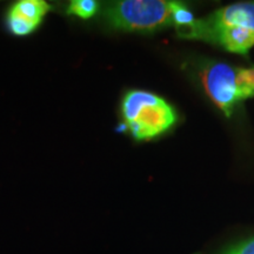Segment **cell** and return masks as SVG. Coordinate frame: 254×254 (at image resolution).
Segmentation results:
<instances>
[{"label": "cell", "mask_w": 254, "mask_h": 254, "mask_svg": "<svg viewBox=\"0 0 254 254\" xmlns=\"http://www.w3.org/2000/svg\"><path fill=\"white\" fill-rule=\"evenodd\" d=\"M123 126L135 140L164 134L178 120L176 110L164 98L144 90L127 91L122 101Z\"/></svg>", "instance_id": "obj_2"}, {"label": "cell", "mask_w": 254, "mask_h": 254, "mask_svg": "<svg viewBox=\"0 0 254 254\" xmlns=\"http://www.w3.org/2000/svg\"><path fill=\"white\" fill-rule=\"evenodd\" d=\"M176 1L165 0H122L104 7L103 18L114 30L151 33L174 26Z\"/></svg>", "instance_id": "obj_3"}, {"label": "cell", "mask_w": 254, "mask_h": 254, "mask_svg": "<svg viewBox=\"0 0 254 254\" xmlns=\"http://www.w3.org/2000/svg\"><path fill=\"white\" fill-rule=\"evenodd\" d=\"M220 254H254V238L237 244Z\"/></svg>", "instance_id": "obj_7"}, {"label": "cell", "mask_w": 254, "mask_h": 254, "mask_svg": "<svg viewBox=\"0 0 254 254\" xmlns=\"http://www.w3.org/2000/svg\"><path fill=\"white\" fill-rule=\"evenodd\" d=\"M99 2L95 0H74L69 2L67 13L80 19H90L99 11Z\"/></svg>", "instance_id": "obj_6"}, {"label": "cell", "mask_w": 254, "mask_h": 254, "mask_svg": "<svg viewBox=\"0 0 254 254\" xmlns=\"http://www.w3.org/2000/svg\"><path fill=\"white\" fill-rule=\"evenodd\" d=\"M50 11L43 0H20L9 7L6 17L8 31L14 36H27L39 27Z\"/></svg>", "instance_id": "obj_5"}, {"label": "cell", "mask_w": 254, "mask_h": 254, "mask_svg": "<svg viewBox=\"0 0 254 254\" xmlns=\"http://www.w3.org/2000/svg\"><path fill=\"white\" fill-rule=\"evenodd\" d=\"M177 32L185 39L207 41L228 52L246 55L254 46V1L225 6Z\"/></svg>", "instance_id": "obj_1"}, {"label": "cell", "mask_w": 254, "mask_h": 254, "mask_svg": "<svg viewBox=\"0 0 254 254\" xmlns=\"http://www.w3.org/2000/svg\"><path fill=\"white\" fill-rule=\"evenodd\" d=\"M201 79L208 97L227 117H231L240 101L254 95L249 87L241 84L238 69L227 64H209L202 69Z\"/></svg>", "instance_id": "obj_4"}, {"label": "cell", "mask_w": 254, "mask_h": 254, "mask_svg": "<svg viewBox=\"0 0 254 254\" xmlns=\"http://www.w3.org/2000/svg\"><path fill=\"white\" fill-rule=\"evenodd\" d=\"M238 75H239L241 84L249 87L254 93V68L238 69Z\"/></svg>", "instance_id": "obj_8"}]
</instances>
